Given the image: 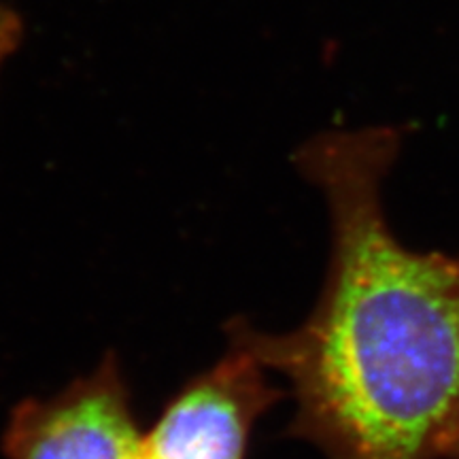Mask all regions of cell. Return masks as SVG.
Returning a JSON list of instances; mask_svg holds the SVG:
<instances>
[{"instance_id": "obj_3", "label": "cell", "mask_w": 459, "mask_h": 459, "mask_svg": "<svg viewBox=\"0 0 459 459\" xmlns=\"http://www.w3.org/2000/svg\"><path fill=\"white\" fill-rule=\"evenodd\" d=\"M143 428L122 359L108 351L88 375L26 398L3 432L7 459H139Z\"/></svg>"}, {"instance_id": "obj_5", "label": "cell", "mask_w": 459, "mask_h": 459, "mask_svg": "<svg viewBox=\"0 0 459 459\" xmlns=\"http://www.w3.org/2000/svg\"><path fill=\"white\" fill-rule=\"evenodd\" d=\"M445 459H459V423H457L455 432H453V436H451L449 445H446Z\"/></svg>"}, {"instance_id": "obj_1", "label": "cell", "mask_w": 459, "mask_h": 459, "mask_svg": "<svg viewBox=\"0 0 459 459\" xmlns=\"http://www.w3.org/2000/svg\"><path fill=\"white\" fill-rule=\"evenodd\" d=\"M394 128L308 141L298 170L324 192L332 254L324 290L283 334L237 317L226 338L290 383L285 436L328 459H445L459 423V255L402 245L383 209Z\"/></svg>"}, {"instance_id": "obj_4", "label": "cell", "mask_w": 459, "mask_h": 459, "mask_svg": "<svg viewBox=\"0 0 459 459\" xmlns=\"http://www.w3.org/2000/svg\"><path fill=\"white\" fill-rule=\"evenodd\" d=\"M26 37V24L20 11L11 7L7 0H0V77L7 68Z\"/></svg>"}, {"instance_id": "obj_2", "label": "cell", "mask_w": 459, "mask_h": 459, "mask_svg": "<svg viewBox=\"0 0 459 459\" xmlns=\"http://www.w3.org/2000/svg\"><path fill=\"white\" fill-rule=\"evenodd\" d=\"M283 398L266 366L228 338L226 353L177 389L143 429L139 459H245L257 419Z\"/></svg>"}]
</instances>
